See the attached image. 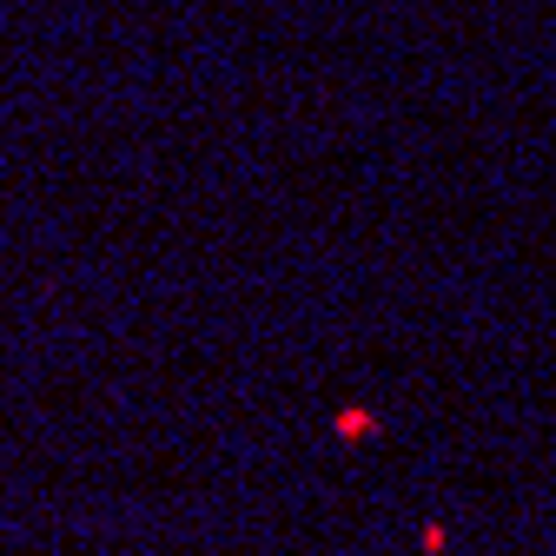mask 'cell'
I'll use <instances>...</instances> for the list:
<instances>
[{
    "label": "cell",
    "instance_id": "obj_2",
    "mask_svg": "<svg viewBox=\"0 0 556 556\" xmlns=\"http://www.w3.org/2000/svg\"><path fill=\"white\" fill-rule=\"evenodd\" d=\"M417 549H425V556H444V549H451V523H438V517H431L425 530H417Z\"/></svg>",
    "mask_w": 556,
    "mask_h": 556
},
{
    "label": "cell",
    "instance_id": "obj_1",
    "mask_svg": "<svg viewBox=\"0 0 556 556\" xmlns=\"http://www.w3.org/2000/svg\"><path fill=\"white\" fill-rule=\"evenodd\" d=\"M378 431H384V417L365 410V404H338V410H331V438H338V444H371Z\"/></svg>",
    "mask_w": 556,
    "mask_h": 556
}]
</instances>
